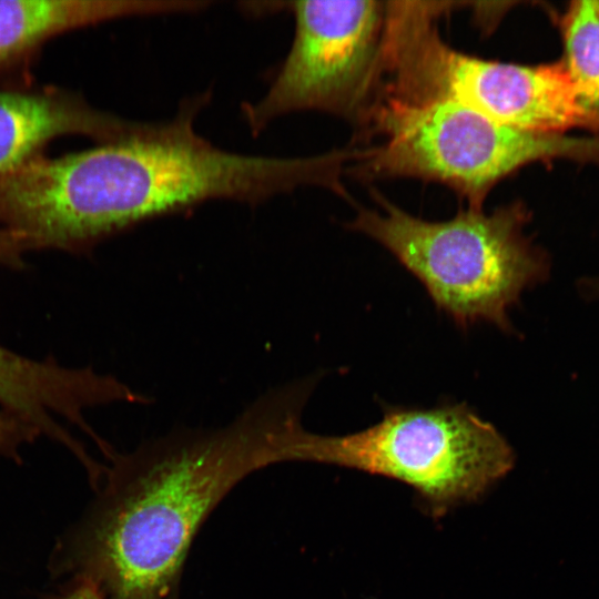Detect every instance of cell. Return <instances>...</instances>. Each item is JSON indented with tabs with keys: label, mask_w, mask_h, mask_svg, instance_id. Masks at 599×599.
Returning a JSON list of instances; mask_svg holds the SVG:
<instances>
[{
	"label": "cell",
	"mask_w": 599,
	"mask_h": 599,
	"mask_svg": "<svg viewBox=\"0 0 599 599\" xmlns=\"http://www.w3.org/2000/svg\"><path fill=\"white\" fill-rule=\"evenodd\" d=\"M564 64L580 102L599 112V1H577L564 22Z\"/></svg>",
	"instance_id": "30bf717a"
},
{
	"label": "cell",
	"mask_w": 599,
	"mask_h": 599,
	"mask_svg": "<svg viewBox=\"0 0 599 599\" xmlns=\"http://www.w3.org/2000/svg\"><path fill=\"white\" fill-rule=\"evenodd\" d=\"M57 599H108L89 578L81 577L70 591Z\"/></svg>",
	"instance_id": "4fadbf2b"
},
{
	"label": "cell",
	"mask_w": 599,
	"mask_h": 599,
	"mask_svg": "<svg viewBox=\"0 0 599 599\" xmlns=\"http://www.w3.org/2000/svg\"><path fill=\"white\" fill-rule=\"evenodd\" d=\"M153 128V122L129 121L53 90H0V173L40 155L59 136L85 135L104 143Z\"/></svg>",
	"instance_id": "ba28073f"
},
{
	"label": "cell",
	"mask_w": 599,
	"mask_h": 599,
	"mask_svg": "<svg viewBox=\"0 0 599 599\" xmlns=\"http://www.w3.org/2000/svg\"><path fill=\"white\" fill-rule=\"evenodd\" d=\"M202 94L146 134L0 173V225L30 248L83 251L155 217L214 200L248 205L305 186L333 191L331 153L278 158L230 152L196 133Z\"/></svg>",
	"instance_id": "6da1fadb"
},
{
	"label": "cell",
	"mask_w": 599,
	"mask_h": 599,
	"mask_svg": "<svg viewBox=\"0 0 599 599\" xmlns=\"http://www.w3.org/2000/svg\"><path fill=\"white\" fill-rule=\"evenodd\" d=\"M362 136L380 142L349 150L345 170L363 179L414 177L439 182L483 209L490 190L521 166L572 154H599V142L500 125L450 98L376 100Z\"/></svg>",
	"instance_id": "5b68a950"
},
{
	"label": "cell",
	"mask_w": 599,
	"mask_h": 599,
	"mask_svg": "<svg viewBox=\"0 0 599 599\" xmlns=\"http://www.w3.org/2000/svg\"><path fill=\"white\" fill-rule=\"evenodd\" d=\"M380 211L358 209L352 231L386 248L457 326L489 323L512 331L508 311L547 275V261L524 235L520 204L485 213L468 207L446 221L413 216L373 192Z\"/></svg>",
	"instance_id": "3957f363"
},
{
	"label": "cell",
	"mask_w": 599,
	"mask_h": 599,
	"mask_svg": "<svg viewBox=\"0 0 599 599\" xmlns=\"http://www.w3.org/2000/svg\"><path fill=\"white\" fill-rule=\"evenodd\" d=\"M515 460L504 435L466 403L386 407L378 423L345 435L304 428L293 449V463L333 465L400 481L434 519L478 501L511 471Z\"/></svg>",
	"instance_id": "277c9868"
},
{
	"label": "cell",
	"mask_w": 599,
	"mask_h": 599,
	"mask_svg": "<svg viewBox=\"0 0 599 599\" xmlns=\"http://www.w3.org/2000/svg\"><path fill=\"white\" fill-rule=\"evenodd\" d=\"M39 433L17 416L0 410V454L17 456L22 445L31 443Z\"/></svg>",
	"instance_id": "8fae6325"
},
{
	"label": "cell",
	"mask_w": 599,
	"mask_h": 599,
	"mask_svg": "<svg viewBox=\"0 0 599 599\" xmlns=\"http://www.w3.org/2000/svg\"><path fill=\"white\" fill-rule=\"evenodd\" d=\"M24 237L13 231L0 227V264L20 267L23 254L28 251Z\"/></svg>",
	"instance_id": "7c38bea8"
},
{
	"label": "cell",
	"mask_w": 599,
	"mask_h": 599,
	"mask_svg": "<svg viewBox=\"0 0 599 599\" xmlns=\"http://www.w3.org/2000/svg\"><path fill=\"white\" fill-rule=\"evenodd\" d=\"M294 17L290 51L266 93L242 106L253 134L276 119L319 111L362 126L382 84L386 2L288 1Z\"/></svg>",
	"instance_id": "8992f818"
},
{
	"label": "cell",
	"mask_w": 599,
	"mask_h": 599,
	"mask_svg": "<svg viewBox=\"0 0 599 599\" xmlns=\"http://www.w3.org/2000/svg\"><path fill=\"white\" fill-rule=\"evenodd\" d=\"M318 376L282 384L230 424L176 429L113 453L80 541L81 577L108 599H176L201 526L244 478L292 461Z\"/></svg>",
	"instance_id": "7a4b0ae2"
},
{
	"label": "cell",
	"mask_w": 599,
	"mask_h": 599,
	"mask_svg": "<svg viewBox=\"0 0 599 599\" xmlns=\"http://www.w3.org/2000/svg\"><path fill=\"white\" fill-rule=\"evenodd\" d=\"M435 27L416 31L405 51L404 75L415 98H450L526 132L599 130V112L580 102L564 64L530 67L467 55L446 45Z\"/></svg>",
	"instance_id": "52a82bcc"
},
{
	"label": "cell",
	"mask_w": 599,
	"mask_h": 599,
	"mask_svg": "<svg viewBox=\"0 0 599 599\" xmlns=\"http://www.w3.org/2000/svg\"><path fill=\"white\" fill-rule=\"evenodd\" d=\"M184 9L181 0H0V67L69 30L128 17L182 13Z\"/></svg>",
	"instance_id": "9c48e42d"
}]
</instances>
